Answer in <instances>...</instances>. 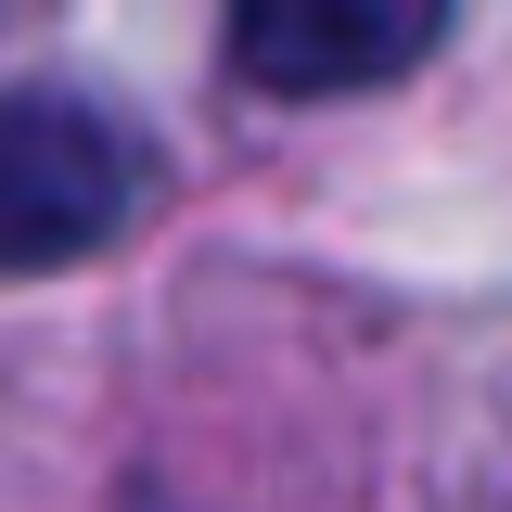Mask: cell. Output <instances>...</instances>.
<instances>
[{
  "label": "cell",
  "instance_id": "cell-1",
  "mask_svg": "<svg viewBox=\"0 0 512 512\" xmlns=\"http://www.w3.org/2000/svg\"><path fill=\"white\" fill-rule=\"evenodd\" d=\"M154 192V141L90 90H0V282L103 256Z\"/></svg>",
  "mask_w": 512,
  "mask_h": 512
},
{
  "label": "cell",
  "instance_id": "cell-2",
  "mask_svg": "<svg viewBox=\"0 0 512 512\" xmlns=\"http://www.w3.org/2000/svg\"><path fill=\"white\" fill-rule=\"evenodd\" d=\"M231 77L269 103H333V90H384L448 39V0H218Z\"/></svg>",
  "mask_w": 512,
  "mask_h": 512
}]
</instances>
